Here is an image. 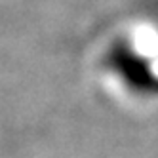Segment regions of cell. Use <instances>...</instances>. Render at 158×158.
<instances>
[{
	"mask_svg": "<svg viewBox=\"0 0 158 158\" xmlns=\"http://www.w3.org/2000/svg\"><path fill=\"white\" fill-rule=\"evenodd\" d=\"M97 65L128 99H158V21H139L120 31L105 44Z\"/></svg>",
	"mask_w": 158,
	"mask_h": 158,
	"instance_id": "6da1fadb",
	"label": "cell"
}]
</instances>
